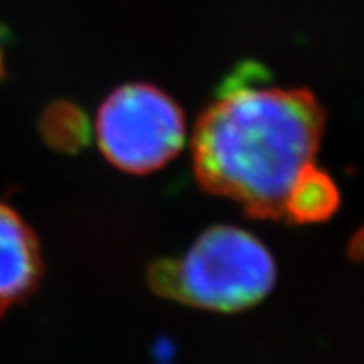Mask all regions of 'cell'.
Masks as SVG:
<instances>
[{
  "label": "cell",
  "instance_id": "8992f818",
  "mask_svg": "<svg viewBox=\"0 0 364 364\" xmlns=\"http://www.w3.org/2000/svg\"><path fill=\"white\" fill-rule=\"evenodd\" d=\"M39 128L45 143L60 152H78L91 137V126L85 113L67 100L54 102L46 107Z\"/></svg>",
  "mask_w": 364,
  "mask_h": 364
},
{
  "label": "cell",
  "instance_id": "52a82bcc",
  "mask_svg": "<svg viewBox=\"0 0 364 364\" xmlns=\"http://www.w3.org/2000/svg\"><path fill=\"white\" fill-rule=\"evenodd\" d=\"M351 252L355 254V257L357 255H359V257L360 255H364V231L355 239V242H353V246H351Z\"/></svg>",
  "mask_w": 364,
  "mask_h": 364
},
{
  "label": "cell",
  "instance_id": "6da1fadb",
  "mask_svg": "<svg viewBox=\"0 0 364 364\" xmlns=\"http://www.w3.org/2000/svg\"><path fill=\"white\" fill-rule=\"evenodd\" d=\"M257 76H233L200 115L194 178L250 217L285 220L289 194L316 165L326 111L307 89L268 87Z\"/></svg>",
  "mask_w": 364,
  "mask_h": 364
},
{
  "label": "cell",
  "instance_id": "7a4b0ae2",
  "mask_svg": "<svg viewBox=\"0 0 364 364\" xmlns=\"http://www.w3.org/2000/svg\"><path fill=\"white\" fill-rule=\"evenodd\" d=\"M156 294L198 307L237 313L264 300L276 283V263L267 246L248 231L215 226L203 231L180 259L148 268Z\"/></svg>",
  "mask_w": 364,
  "mask_h": 364
},
{
  "label": "cell",
  "instance_id": "5b68a950",
  "mask_svg": "<svg viewBox=\"0 0 364 364\" xmlns=\"http://www.w3.org/2000/svg\"><path fill=\"white\" fill-rule=\"evenodd\" d=\"M337 185L318 166L304 172L285 205V220L294 224H311L329 218L338 208Z\"/></svg>",
  "mask_w": 364,
  "mask_h": 364
},
{
  "label": "cell",
  "instance_id": "3957f363",
  "mask_svg": "<svg viewBox=\"0 0 364 364\" xmlns=\"http://www.w3.org/2000/svg\"><path fill=\"white\" fill-rule=\"evenodd\" d=\"M97 141L109 163L128 174H150L174 159L185 143V115L150 83H128L102 102Z\"/></svg>",
  "mask_w": 364,
  "mask_h": 364
},
{
  "label": "cell",
  "instance_id": "277c9868",
  "mask_svg": "<svg viewBox=\"0 0 364 364\" xmlns=\"http://www.w3.org/2000/svg\"><path fill=\"white\" fill-rule=\"evenodd\" d=\"M45 261L36 231L21 213L0 202V314L37 291Z\"/></svg>",
  "mask_w": 364,
  "mask_h": 364
}]
</instances>
